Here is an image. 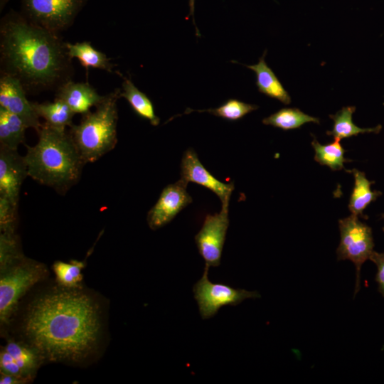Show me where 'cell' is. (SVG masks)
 I'll use <instances>...</instances> for the list:
<instances>
[{"instance_id":"1","label":"cell","mask_w":384,"mask_h":384,"mask_svg":"<svg viewBox=\"0 0 384 384\" xmlns=\"http://www.w3.org/2000/svg\"><path fill=\"white\" fill-rule=\"evenodd\" d=\"M26 341L44 360L80 363L98 350L102 338L100 306L80 289L61 287L29 305L23 321Z\"/></svg>"},{"instance_id":"2","label":"cell","mask_w":384,"mask_h":384,"mask_svg":"<svg viewBox=\"0 0 384 384\" xmlns=\"http://www.w3.org/2000/svg\"><path fill=\"white\" fill-rule=\"evenodd\" d=\"M1 74L18 80L26 93L57 90L73 75L72 58L58 33L10 11L0 22Z\"/></svg>"},{"instance_id":"3","label":"cell","mask_w":384,"mask_h":384,"mask_svg":"<svg viewBox=\"0 0 384 384\" xmlns=\"http://www.w3.org/2000/svg\"><path fill=\"white\" fill-rule=\"evenodd\" d=\"M34 146H26L24 159L28 176L60 194L79 181L85 164L69 132L55 129L45 122Z\"/></svg>"},{"instance_id":"4","label":"cell","mask_w":384,"mask_h":384,"mask_svg":"<svg viewBox=\"0 0 384 384\" xmlns=\"http://www.w3.org/2000/svg\"><path fill=\"white\" fill-rule=\"evenodd\" d=\"M121 89L105 95L94 112L82 115L78 124H73L70 134L85 162L93 163L112 151L117 143V100Z\"/></svg>"},{"instance_id":"5","label":"cell","mask_w":384,"mask_h":384,"mask_svg":"<svg viewBox=\"0 0 384 384\" xmlns=\"http://www.w3.org/2000/svg\"><path fill=\"white\" fill-rule=\"evenodd\" d=\"M1 326L8 324L20 298L34 284L46 277V266L23 254L1 267Z\"/></svg>"},{"instance_id":"6","label":"cell","mask_w":384,"mask_h":384,"mask_svg":"<svg viewBox=\"0 0 384 384\" xmlns=\"http://www.w3.org/2000/svg\"><path fill=\"white\" fill-rule=\"evenodd\" d=\"M87 0H21V14L30 22L59 33L70 27Z\"/></svg>"},{"instance_id":"7","label":"cell","mask_w":384,"mask_h":384,"mask_svg":"<svg viewBox=\"0 0 384 384\" xmlns=\"http://www.w3.org/2000/svg\"><path fill=\"white\" fill-rule=\"evenodd\" d=\"M340 243L336 250L338 260H349L356 266V282L354 296L359 290L362 265L373 252L374 242L371 228L360 221L358 216H350L338 220Z\"/></svg>"},{"instance_id":"8","label":"cell","mask_w":384,"mask_h":384,"mask_svg":"<svg viewBox=\"0 0 384 384\" xmlns=\"http://www.w3.org/2000/svg\"><path fill=\"white\" fill-rule=\"evenodd\" d=\"M209 267L204 268L201 278L193 285V292L203 319L214 316L224 306H236L246 299L260 297L256 291L235 289L227 284L213 283L208 279Z\"/></svg>"},{"instance_id":"9","label":"cell","mask_w":384,"mask_h":384,"mask_svg":"<svg viewBox=\"0 0 384 384\" xmlns=\"http://www.w3.org/2000/svg\"><path fill=\"white\" fill-rule=\"evenodd\" d=\"M228 206H222L219 213L208 214L195 242L205 266L216 267L220 265L221 255L229 225Z\"/></svg>"},{"instance_id":"10","label":"cell","mask_w":384,"mask_h":384,"mask_svg":"<svg viewBox=\"0 0 384 384\" xmlns=\"http://www.w3.org/2000/svg\"><path fill=\"white\" fill-rule=\"evenodd\" d=\"M182 180L167 185L156 203L147 213L146 220L151 230H157L170 223L184 208L192 203Z\"/></svg>"},{"instance_id":"11","label":"cell","mask_w":384,"mask_h":384,"mask_svg":"<svg viewBox=\"0 0 384 384\" xmlns=\"http://www.w3.org/2000/svg\"><path fill=\"white\" fill-rule=\"evenodd\" d=\"M180 167V179L184 183H195L210 190L219 198L222 206H229L234 183H223L215 178L201 164L193 148L183 153Z\"/></svg>"},{"instance_id":"12","label":"cell","mask_w":384,"mask_h":384,"mask_svg":"<svg viewBox=\"0 0 384 384\" xmlns=\"http://www.w3.org/2000/svg\"><path fill=\"white\" fill-rule=\"evenodd\" d=\"M26 95V92L18 80L1 74L0 107L19 117L28 128H33L38 133L42 124Z\"/></svg>"},{"instance_id":"13","label":"cell","mask_w":384,"mask_h":384,"mask_svg":"<svg viewBox=\"0 0 384 384\" xmlns=\"http://www.w3.org/2000/svg\"><path fill=\"white\" fill-rule=\"evenodd\" d=\"M27 176L24 156L17 149L0 146V195L18 205L21 185Z\"/></svg>"},{"instance_id":"14","label":"cell","mask_w":384,"mask_h":384,"mask_svg":"<svg viewBox=\"0 0 384 384\" xmlns=\"http://www.w3.org/2000/svg\"><path fill=\"white\" fill-rule=\"evenodd\" d=\"M88 82L67 81L55 90V98L63 100L75 114L84 115L104 99Z\"/></svg>"},{"instance_id":"15","label":"cell","mask_w":384,"mask_h":384,"mask_svg":"<svg viewBox=\"0 0 384 384\" xmlns=\"http://www.w3.org/2000/svg\"><path fill=\"white\" fill-rule=\"evenodd\" d=\"M266 51L255 65H245L253 70L257 77L256 85L260 92L276 99L284 105L291 103V97L272 70L265 62Z\"/></svg>"},{"instance_id":"16","label":"cell","mask_w":384,"mask_h":384,"mask_svg":"<svg viewBox=\"0 0 384 384\" xmlns=\"http://www.w3.org/2000/svg\"><path fill=\"white\" fill-rule=\"evenodd\" d=\"M2 348L12 356L21 369L23 376L31 381L44 361L41 355L26 341L14 339L8 340Z\"/></svg>"},{"instance_id":"17","label":"cell","mask_w":384,"mask_h":384,"mask_svg":"<svg viewBox=\"0 0 384 384\" xmlns=\"http://www.w3.org/2000/svg\"><path fill=\"white\" fill-rule=\"evenodd\" d=\"M346 171L352 174L354 177V186L348 203L349 210L351 214L358 217L368 218L363 214L364 210L371 202L375 201L382 193L370 189L371 184L374 183L375 181H369L364 172L356 169Z\"/></svg>"},{"instance_id":"18","label":"cell","mask_w":384,"mask_h":384,"mask_svg":"<svg viewBox=\"0 0 384 384\" xmlns=\"http://www.w3.org/2000/svg\"><path fill=\"white\" fill-rule=\"evenodd\" d=\"M33 108L39 117L45 119L48 126L60 130L66 131V127H70L73 117L75 114L63 100L55 98L53 102L43 103L31 102Z\"/></svg>"},{"instance_id":"19","label":"cell","mask_w":384,"mask_h":384,"mask_svg":"<svg viewBox=\"0 0 384 384\" xmlns=\"http://www.w3.org/2000/svg\"><path fill=\"white\" fill-rule=\"evenodd\" d=\"M68 54L77 58L87 72L90 68H97L109 73L113 72L114 65L105 53L96 50L88 41L70 43L66 42Z\"/></svg>"},{"instance_id":"20","label":"cell","mask_w":384,"mask_h":384,"mask_svg":"<svg viewBox=\"0 0 384 384\" xmlns=\"http://www.w3.org/2000/svg\"><path fill=\"white\" fill-rule=\"evenodd\" d=\"M122 76V75H121ZM123 82L120 96L129 104L134 112L141 118L147 119L153 126L159 125V117L155 114L152 102L140 91L129 78L122 76Z\"/></svg>"},{"instance_id":"21","label":"cell","mask_w":384,"mask_h":384,"mask_svg":"<svg viewBox=\"0 0 384 384\" xmlns=\"http://www.w3.org/2000/svg\"><path fill=\"white\" fill-rule=\"evenodd\" d=\"M28 128L17 115L0 107V146L17 149L25 141V132Z\"/></svg>"},{"instance_id":"22","label":"cell","mask_w":384,"mask_h":384,"mask_svg":"<svg viewBox=\"0 0 384 384\" xmlns=\"http://www.w3.org/2000/svg\"><path fill=\"white\" fill-rule=\"evenodd\" d=\"M356 110V107H344L338 111L335 114H330L329 117L334 120V124L331 131H327L326 134L334 137V139L349 138L357 136L360 133L373 132L378 134L382 126L377 125L372 128H361L356 126L352 120V115Z\"/></svg>"},{"instance_id":"23","label":"cell","mask_w":384,"mask_h":384,"mask_svg":"<svg viewBox=\"0 0 384 384\" xmlns=\"http://www.w3.org/2000/svg\"><path fill=\"white\" fill-rule=\"evenodd\" d=\"M308 122L319 124V119L304 113L298 108L285 107L262 119V123L283 130L299 128Z\"/></svg>"},{"instance_id":"24","label":"cell","mask_w":384,"mask_h":384,"mask_svg":"<svg viewBox=\"0 0 384 384\" xmlns=\"http://www.w3.org/2000/svg\"><path fill=\"white\" fill-rule=\"evenodd\" d=\"M315 151L314 160L321 165L329 166L332 171L344 169V163L351 160L344 158L346 150L340 143V139L329 144H321L316 139L311 142Z\"/></svg>"},{"instance_id":"25","label":"cell","mask_w":384,"mask_h":384,"mask_svg":"<svg viewBox=\"0 0 384 384\" xmlns=\"http://www.w3.org/2000/svg\"><path fill=\"white\" fill-rule=\"evenodd\" d=\"M84 267L83 261L71 260L70 262L56 261L53 265V270L61 287L68 289H80L83 278L82 270Z\"/></svg>"},{"instance_id":"26","label":"cell","mask_w":384,"mask_h":384,"mask_svg":"<svg viewBox=\"0 0 384 384\" xmlns=\"http://www.w3.org/2000/svg\"><path fill=\"white\" fill-rule=\"evenodd\" d=\"M257 109H258L257 105L247 104L237 99H229L216 108L203 110H191L190 111L207 112L228 121H237Z\"/></svg>"},{"instance_id":"27","label":"cell","mask_w":384,"mask_h":384,"mask_svg":"<svg viewBox=\"0 0 384 384\" xmlns=\"http://www.w3.org/2000/svg\"><path fill=\"white\" fill-rule=\"evenodd\" d=\"M22 255L19 239L16 232H1L0 267H4Z\"/></svg>"},{"instance_id":"28","label":"cell","mask_w":384,"mask_h":384,"mask_svg":"<svg viewBox=\"0 0 384 384\" xmlns=\"http://www.w3.org/2000/svg\"><path fill=\"white\" fill-rule=\"evenodd\" d=\"M18 205L0 195V232H16Z\"/></svg>"},{"instance_id":"29","label":"cell","mask_w":384,"mask_h":384,"mask_svg":"<svg viewBox=\"0 0 384 384\" xmlns=\"http://www.w3.org/2000/svg\"><path fill=\"white\" fill-rule=\"evenodd\" d=\"M0 369L1 374L20 377L29 382L28 380L23 376L21 369L15 363L10 353H9L4 348L1 349L0 353Z\"/></svg>"},{"instance_id":"30","label":"cell","mask_w":384,"mask_h":384,"mask_svg":"<svg viewBox=\"0 0 384 384\" xmlns=\"http://www.w3.org/2000/svg\"><path fill=\"white\" fill-rule=\"evenodd\" d=\"M369 260L377 267L375 281L378 284L379 292L384 297V252L380 253L373 251Z\"/></svg>"},{"instance_id":"31","label":"cell","mask_w":384,"mask_h":384,"mask_svg":"<svg viewBox=\"0 0 384 384\" xmlns=\"http://www.w3.org/2000/svg\"><path fill=\"white\" fill-rule=\"evenodd\" d=\"M28 381L20 377L1 373V376H0L1 384H22V383H26Z\"/></svg>"},{"instance_id":"32","label":"cell","mask_w":384,"mask_h":384,"mask_svg":"<svg viewBox=\"0 0 384 384\" xmlns=\"http://www.w3.org/2000/svg\"><path fill=\"white\" fill-rule=\"evenodd\" d=\"M189 9H190L189 16H192L193 23L194 26H196V23H195V21H194L195 0H189ZM196 29L197 31L196 35H198V36H200L199 31H198V28H196Z\"/></svg>"},{"instance_id":"33","label":"cell","mask_w":384,"mask_h":384,"mask_svg":"<svg viewBox=\"0 0 384 384\" xmlns=\"http://www.w3.org/2000/svg\"><path fill=\"white\" fill-rule=\"evenodd\" d=\"M382 217L384 218V214H382ZM383 230L384 231V227L383 228Z\"/></svg>"}]
</instances>
